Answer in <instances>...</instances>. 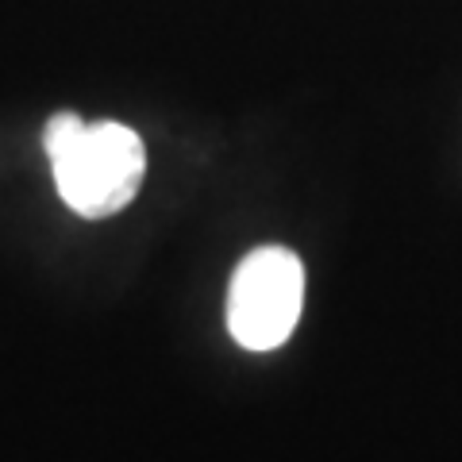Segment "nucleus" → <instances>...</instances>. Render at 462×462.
I'll return each instance as SVG.
<instances>
[{"label": "nucleus", "mask_w": 462, "mask_h": 462, "mask_svg": "<svg viewBox=\"0 0 462 462\" xmlns=\"http://www.w3.org/2000/svg\"><path fill=\"white\" fill-rule=\"evenodd\" d=\"M58 197L85 220H105L132 205L147 173L143 139L124 124H85L74 112H58L42 132Z\"/></svg>", "instance_id": "f257e3e1"}, {"label": "nucleus", "mask_w": 462, "mask_h": 462, "mask_svg": "<svg viewBox=\"0 0 462 462\" xmlns=\"http://www.w3.org/2000/svg\"><path fill=\"white\" fill-rule=\"evenodd\" d=\"M305 305V266L285 247H258L227 289V328L247 351H278Z\"/></svg>", "instance_id": "f03ea898"}]
</instances>
